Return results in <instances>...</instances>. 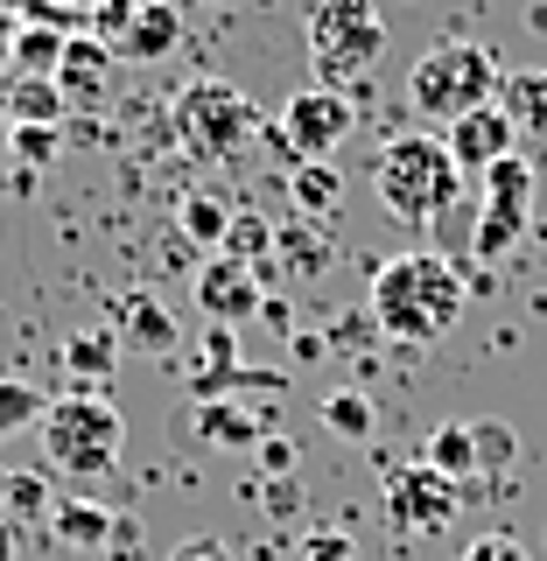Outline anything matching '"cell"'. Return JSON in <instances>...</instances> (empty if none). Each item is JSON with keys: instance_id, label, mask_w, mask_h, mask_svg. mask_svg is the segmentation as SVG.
Listing matches in <instances>:
<instances>
[{"instance_id": "19", "label": "cell", "mask_w": 547, "mask_h": 561, "mask_svg": "<svg viewBox=\"0 0 547 561\" xmlns=\"http://www.w3.org/2000/svg\"><path fill=\"white\" fill-rule=\"evenodd\" d=\"M175 232H183L197 253L210 260V253H225V232H232V210H225L210 190H190L183 204H175Z\"/></svg>"}, {"instance_id": "41", "label": "cell", "mask_w": 547, "mask_h": 561, "mask_svg": "<svg viewBox=\"0 0 547 561\" xmlns=\"http://www.w3.org/2000/svg\"><path fill=\"white\" fill-rule=\"evenodd\" d=\"M175 8H183V0H175Z\"/></svg>"}, {"instance_id": "9", "label": "cell", "mask_w": 547, "mask_h": 561, "mask_svg": "<svg viewBox=\"0 0 547 561\" xmlns=\"http://www.w3.org/2000/svg\"><path fill=\"white\" fill-rule=\"evenodd\" d=\"M456 505H464V484L435 478L421 456L408 470H386V519H394L400 534H443L456 519Z\"/></svg>"}, {"instance_id": "38", "label": "cell", "mask_w": 547, "mask_h": 561, "mask_svg": "<svg viewBox=\"0 0 547 561\" xmlns=\"http://www.w3.org/2000/svg\"><path fill=\"white\" fill-rule=\"evenodd\" d=\"M0 561H14V526H8V513H0Z\"/></svg>"}, {"instance_id": "32", "label": "cell", "mask_w": 547, "mask_h": 561, "mask_svg": "<svg viewBox=\"0 0 547 561\" xmlns=\"http://www.w3.org/2000/svg\"><path fill=\"white\" fill-rule=\"evenodd\" d=\"M169 561H232V548H225L218 534H190V540H175Z\"/></svg>"}, {"instance_id": "18", "label": "cell", "mask_w": 547, "mask_h": 561, "mask_svg": "<svg viewBox=\"0 0 547 561\" xmlns=\"http://www.w3.org/2000/svg\"><path fill=\"white\" fill-rule=\"evenodd\" d=\"M197 435L218 443V449H260V443H267V421L225 393V400H204V408H197Z\"/></svg>"}, {"instance_id": "5", "label": "cell", "mask_w": 547, "mask_h": 561, "mask_svg": "<svg viewBox=\"0 0 547 561\" xmlns=\"http://www.w3.org/2000/svg\"><path fill=\"white\" fill-rule=\"evenodd\" d=\"M499 78L505 70L485 43H429L408 70V99H414V113L456 127V119L478 113V105H499Z\"/></svg>"}, {"instance_id": "37", "label": "cell", "mask_w": 547, "mask_h": 561, "mask_svg": "<svg viewBox=\"0 0 547 561\" xmlns=\"http://www.w3.org/2000/svg\"><path fill=\"white\" fill-rule=\"evenodd\" d=\"M8 78H14V22L0 14V84H8Z\"/></svg>"}, {"instance_id": "23", "label": "cell", "mask_w": 547, "mask_h": 561, "mask_svg": "<svg viewBox=\"0 0 547 561\" xmlns=\"http://www.w3.org/2000/svg\"><path fill=\"white\" fill-rule=\"evenodd\" d=\"M225 260H239V267H253L260 280H274V225H267V218H253V210H232Z\"/></svg>"}, {"instance_id": "16", "label": "cell", "mask_w": 547, "mask_h": 561, "mask_svg": "<svg viewBox=\"0 0 547 561\" xmlns=\"http://www.w3.org/2000/svg\"><path fill=\"white\" fill-rule=\"evenodd\" d=\"M0 113L14 119V127H64V92L57 78H8L0 84Z\"/></svg>"}, {"instance_id": "1", "label": "cell", "mask_w": 547, "mask_h": 561, "mask_svg": "<svg viewBox=\"0 0 547 561\" xmlns=\"http://www.w3.org/2000/svg\"><path fill=\"white\" fill-rule=\"evenodd\" d=\"M464 302H470L464 274L435 253H400V260H379L373 267V316H379L386 337H400V344L449 337L464 323Z\"/></svg>"}, {"instance_id": "20", "label": "cell", "mask_w": 547, "mask_h": 561, "mask_svg": "<svg viewBox=\"0 0 547 561\" xmlns=\"http://www.w3.org/2000/svg\"><path fill=\"white\" fill-rule=\"evenodd\" d=\"M113 365H119V330H78V337H64V373L78 386H105Z\"/></svg>"}, {"instance_id": "25", "label": "cell", "mask_w": 547, "mask_h": 561, "mask_svg": "<svg viewBox=\"0 0 547 561\" xmlns=\"http://www.w3.org/2000/svg\"><path fill=\"white\" fill-rule=\"evenodd\" d=\"M288 197H295V210H303V218L330 210V204L344 197V175H338V162H295V175H288Z\"/></svg>"}, {"instance_id": "27", "label": "cell", "mask_w": 547, "mask_h": 561, "mask_svg": "<svg viewBox=\"0 0 547 561\" xmlns=\"http://www.w3.org/2000/svg\"><path fill=\"white\" fill-rule=\"evenodd\" d=\"M470 456H478V478H505L520 456V435L505 421H470Z\"/></svg>"}, {"instance_id": "39", "label": "cell", "mask_w": 547, "mask_h": 561, "mask_svg": "<svg viewBox=\"0 0 547 561\" xmlns=\"http://www.w3.org/2000/svg\"><path fill=\"white\" fill-rule=\"evenodd\" d=\"M64 8H70V14H84V22H92V14L105 8V0H64Z\"/></svg>"}, {"instance_id": "4", "label": "cell", "mask_w": 547, "mask_h": 561, "mask_svg": "<svg viewBox=\"0 0 547 561\" xmlns=\"http://www.w3.org/2000/svg\"><path fill=\"white\" fill-rule=\"evenodd\" d=\"M169 119H175V140H183L197 162H239V154L267 134L260 105L225 78H190L183 92L169 99Z\"/></svg>"}, {"instance_id": "15", "label": "cell", "mask_w": 547, "mask_h": 561, "mask_svg": "<svg viewBox=\"0 0 547 561\" xmlns=\"http://www.w3.org/2000/svg\"><path fill=\"white\" fill-rule=\"evenodd\" d=\"M175 316L155 302V295H134L127 309H119V351H148V358H175Z\"/></svg>"}, {"instance_id": "36", "label": "cell", "mask_w": 547, "mask_h": 561, "mask_svg": "<svg viewBox=\"0 0 547 561\" xmlns=\"http://www.w3.org/2000/svg\"><path fill=\"white\" fill-rule=\"evenodd\" d=\"M105 554H113V561H140V526H134V519H113V540H105Z\"/></svg>"}, {"instance_id": "30", "label": "cell", "mask_w": 547, "mask_h": 561, "mask_svg": "<svg viewBox=\"0 0 547 561\" xmlns=\"http://www.w3.org/2000/svg\"><path fill=\"white\" fill-rule=\"evenodd\" d=\"M323 253H330V245H316V218H295V225L274 232V260H288V267H303V274L323 267Z\"/></svg>"}, {"instance_id": "28", "label": "cell", "mask_w": 547, "mask_h": 561, "mask_svg": "<svg viewBox=\"0 0 547 561\" xmlns=\"http://www.w3.org/2000/svg\"><path fill=\"white\" fill-rule=\"evenodd\" d=\"M0 499H8V526L14 519H35V526H43L49 513H57V499H49V484L35 478V470H8V478H0Z\"/></svg>"}, {"instance_id": "40", "label": "cell", "mask_w": 547, "mask_h": 561, "mask_svg": "<svg viewBox=\"0 0 547 561\" xmlns=\"http://www.w3.org/2000/svg\"><path fill=\"white\" fill-rule=\"evenodd\" d=\"M8 140H14V119H8V113H0V148H8Z\"/></svg>"}, {"instance_id": "29", "label": "cell", "mask_w": 547, "mask_h": 561, "mask_svg": "<svg viewBox=\"0 0 547 561\" xmlns=\"http://www.w3.org/2000/svg\"><path fill=\"white\" fill-rule=\"evenodd\" d=\"M43 408H49V400L35 393L29 379H0V443L22 435V428H43Z\"/></svg>"}, {"instance_id": "8", "label": "cell", "mask_w": 547, "mask_h": 561, "mask_svg": "<svg viewBox=\"0 0 547 561\" xmlns=\"http://www.w3.org/2000/svg\"><path fill=\"white\" fill-rule=\"evenodd\" d=\"M526 218H534V169H526V154H505L499 169L485 175V204H478V260H505L513 245L526 239Z\"/></svg>"}, {"instance_id": "13", "label": "cell", "mask_w": 547, "mask_h": 561, "mask_svg": "<svg viewBox=\"0 0 547 561\" xmlns=\"http://www.w3.org/2000/svg\"><path fill=\"white\" fill-rule=\"evenodd\" d=\"M175 43H183V8H175V0H134V22H127V35L113 43V57L155 64V57H169Z\"/></svg>"}, {"instance_id": "10", "label": "cell", "mask_w": 547, "mask_h": 561, "mask_svg": "<svg viewBox=\"0 0 547 561\" xmlns=\"http://www.w3.org/2000/svg\"><path fill=\"white\" fill-rule=\"evenodd\" d=\"M443 148L456 154L464 175H491L505 154H520V127H513L505 105H478V113H464L456 127H443Z\"/></svg>"}, {"instance_id": "17", "label": "cell", "mask_w": 547, "mask_h": 561, "mask_svg": "<svg viewBox=\"0 0 547 561\" xmlns=\"http://www.w3.org/2000/svg\"><path fill=\"white\" fill-rule=\"evenodd\" d=\"M113 519H119V513H105L99 499H57V513H49V534H57L64 548H78V554H105V540H113Z\"/></svg>"}, {"instance_id": "7", "label": "cell", "mask_w": 547, "mask_h": 561, "mask_svg": "<svg viewBox=\"0 0 547 561\" xmlns=\"http://www.w3.org/2000/svg\"><path fill=\"white\" fill-rule=\"evenodd\" d=\"M351 99L344 92H323V84H309V92H295L288 105H281V119H274V148L288 154V162H330V154L351 140Z\"/></svg>"}, {"instance_id": "12", "label": "cell", "mask_w": 547, "mask_h": 561, "mask_svg": "<svg viewBox=\"0 0 547 561\" xmlns=\"http://www.w3.org/2000/svg\"><path fill=\"white\" fill-rule=\"evenodd\" d=\"M105 78H113V49H105L92 28L70 35V43H64V64H57V92H64V105H92V99H105Z\"/></svg>"}, {"instance_id": "14", "label": "cell", "mask_w": 547, "mask_h": 561, "mask_svg": "<svg viewBox=\"0 0 547 561\" xmlns=\"http://www.w3.org/2000/svg\"><path fill=\"white\" fill-rule=\"evenodd\" d=\"M183 379H190V393L197 400H225L239 386V337L225 323H210L204 337H197V358L183 365Z\"/></svg>"}, {"instance_id": "6", "label": "cell", "mask_w": 547, "mask_h": 561, "mask_svg": "<svg viewBox=\"0 0 547 561\" xmlns=\"http://www.w3.org/2000/svg\"><path fill=\"white\" fill-rule=\"evenodd\" d=\"M386 57V22L373 0H309V64L323 92L365 84Z\"/></svg>"}, {"instance_id": "35", "label": "cell", "mask_w": 547, "mask_h": 561, "mask_svg": "<svg viewBox=\"0 0 547 561\" xmlns=\"http://www.w3.org/2000/svg\"><path fill=\"white\" fill-rule=\"evenodd\" d=\"M253 456H260V470H274V478H288V470H295V443H288V435H267Z\"/></svg>"}, {"instance_id": "22", "label": "cell", "mask_w": 547, "mask_h": 561, "mask_svg": "<svg viewBox=\"0 0 547 561\" xmlns=\"http://www.w3.org/2000/svg\"><path fill=\"white\" fill-rule=\"evenodd\" d=\"M421 463H429L435 478H449V484L478 478V456H470V421H443V428L421 443Z\"/></svg>"}, {"instance_id": "31", "label": "cell", "mask_w": 547, "mask_h": 561, "mask_svg": "<svg viewBox=\"0 0 547 561\" xmlns=\"http://www.w3.org/2000/svg\"><path fill=\"white\" fill-rule=\"evenodd\" d=\"M14 154H22L29 169H43V162H57V127H14V140H8Z\"/></svg>"}, {"instance_id": "34", "label": "cell", "mask_w": 547, "mask_h": 561, "mask_svg": "<svg viewBox=\"0 0 547 561\" xmlns=\"http://www.w3.org/2000/svg\"><path fill=\"white\" fill-rule=\"evenodd\" d=\"M303 561H358V548H351V534H309Z\"/></svg>"}, {"instance_id": "21", "label": "cell", "mask_w": 547, "mask_h": 561, "mask_svg": "<svg viewBox=\"0 0 547 561\" xmlns=\"http://www.w3.org/2000/svg\"><path fill=\"white\" fill-rule=\"evenodd\" d=\"M499 105L513 113L520 134H547V70H505V78H499Z\"/></svg>"}, {"instance_id": "2", "label": "cell", "mask_w": 547, "mask_h": 561, "mask_svg": "<svg viewBox=\"0 0 547 561\" xmlns=\"http://www.w3.org/2000/svg\"><path fill=\"white\" fill-rule=\"evenodd\" d=\"M119 449H127V421H119L113 393L105 386H70L43 408V456L49 470H64V478L92 484L105 470L119 463Z\"/></svg>"}, {"instance_id": "11", "label": "cell", "mask_w": 547, "mask_h": 561, "mask_svg": "<svg viewBox=\"0 0 547 561\" xmlns=\"http://www.w3.org/2000/svg\"><path fill=\"white\" fill-rule=\"evenodd\" d=\"M190 295H197V309L210 316V323H246V316H260V302H267V288H260V274L253 267H239V260H225V253H210L197 280H190Z\"/></svg>"}, {"instance_id": "3", "label": "cell", "mask_w": 547, "mask_h": 561, "mask_svg": "<svg viewBox=\"0 0 547 561\" xmlns=\"http://www.w3.org/2000/svg\"><path fill=\"white\" fill-rule=\"evenodd\" d=\"M373 190H379V204L394 210V218L429 225L435 210L456 204L464 169H456V154H449L435 134H394V140L379 148V162H373Z\"/></svg>"}, {"instance_id": "24", "label": "cell", "mask_w": 547, "mask_h": 561, "mask_svg": "<svg viewBox=\"0 0 547 561\" xmlns=\"http://www.w3.org/2000/svg\"><path fill=\"white\" fill-rule=\"evenodd\" d=\"M64 43H70V35H57V28L14 22V78H57V64H64Z\"/></svg>"}, {"instance_id": "26", "label": "cell", "mask_w": 547, "mask_h": 561, "mask_svg": "<svg viewBox=\"0 0 547 561\" xmlns=\"http://www.w3.org/2000/svg\"><path fill=\"white\" fill-rule=\"evenodd\" d=\"M323 421L344 435V443H373V400L358 393V386H338V393H323Z\"/></svg>"}, {"instance_id": "33", "label": "cell", "mask_w": 547, "mask_h": 561, "mask_svg": "<svg viewBox=\"0 0 547 561\" xmlns=\"http://www.w3.org/2000/svg\"><path fill=\"white\" fill-rule=\"evenodd\" d=\"M464 561H526V548L513 534H485V540H470L464 548Z\"/></svg>"}]
</instances>
